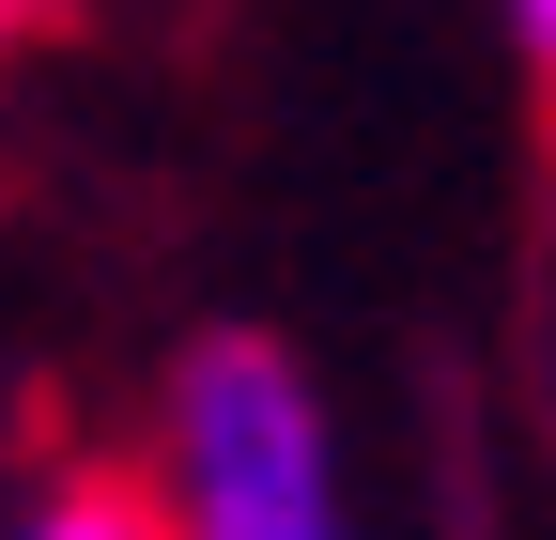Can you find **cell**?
<instances>
[{
  "instance_id": "cell-2",
  "label": "cell",
  "mask_w": 556,
  "mask_h": 540,
  "mask_svg": "<svg viewBox=\"0 0 556 540\" xmlns=\"http://www.w3.org/2000/svg\"><path fill=\"white\" fill-rule=\"evenodd\" d=\"M0 540H170V525H155V494H139L124 463H78V479H47Z\"/></svg>"
},
{
  "instance_id": "cell-3",
  "label": "cell",
  "mask_w": 556,
  "mask_h": 540,
  "mask_svg": "<svg viewBox=\"0 0 556 540\" xmlns=\"http://www.w3.org/2000/svg\"><path fill=\"white\" fill-rule=\"evenodd\" d=\"M495 16H510V47H526V62H556V0H495Z\"/></svg>"
},
{
  "instance_id": "cell-1",
  "label": "cell",
  "mask_w": 556,
  "mask_h": 540,
  "mask_svg": "<svg viewBox=\"0 0 556 540\" xmlns=\"http://www.w3.org/2000/svg\"><path fill=\"white\" fill-rule=\"evenodd\" d=\"M139 494L170 540H356V479H340V417H325L309 356L248 340V324L170 356Z\"/></svg>"
},
{
  "instance_id": "cell-4",
  "label": "cell",
  "mask_w": 556,
  "mask_h": 540,
  "mask_svg": "<svg viewBox=\"0 0 556 540\" xmlns=\"http://www.w3.org/2000/svg\"><path fill=\"white\" fill-rule=\"evenodd\" d=\"M31 16H47V0H0V47H16V31H31Z\"/></svg>"
}]
</instances>
